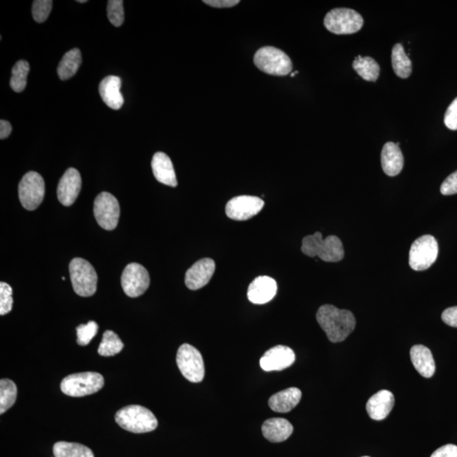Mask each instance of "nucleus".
Listing matches in <instances>:
<instances>
[{"instance_id":"35","label":"nucleus","mask_w":457,"mask_h":457,"mask_svg":"<svg viewBox=\"0 0 457 457\" xmlns=\"http://www.w3.org/2000/svg\"><path fill=\"white\" fill-rule=\"evenodd\" d=\"M13 298L12 288L10 285L1 282L0 283V314L6 315L12 310Z\"/></svg>"},{"instance_id":"25","label":"nucleus","mask_w":457,"mask_h":457,"mask_svg":"<svg viewBox=\"0 0 457 457\" xmlns=\"http://www.w3.org/2000/svg\"><path fill=\"white\" fill-rule=\"evenodd\" d=\"M82 64V53L80 49H73L64 55L57 69L59 78L66 81L74 76Z\"/></svg>"},{"instance_id":"29","label":"nucleus","mask_w":457,"mask_h":457,"mask_svg":"<svg viewBox=\"0 0 457 457\" xmlns=\"http://www.w3.org/2000/svg\"><path fill=\"white\" fill-rule=\"evenodd\" d=\"M124 344L119 337L112 331H107L102 335V339L97 352L102 357H112L121 352Z\"/></svg>"},{"instance_id":"31","label":"nucleus","mask_w":457,"mask_h":457,"mask_svg":"<svg viewBox=\"0 0 457 457\" xmlns=\"http://www.w3.org/2000/svg\"><path fill=\"white\" fill-rule=\"evenodd\" d=\"M29 71V63L23 59L16 62L13 67L10 84L11 88L16 93L23 92L27 86Z\"/></svg>"},{"instance_id":"22","label":"nucleus","mask_w":457,"mask_h":457,"mask_svg":"<svg viewBox=\"0 0 457 457\" xmlns=\"http://www.w3.org/2000/svg\"><path fill=\"white\" fill-rule=\"evenodd\" d=\"M262 432L268 441L283 442L292 435L293 426L285 418L273 417L263 422Z\"/></svg>"},{"instance_id":"14","label":"nucleus","mask_w":457,"mask_h":457,"mask_svg":"<svg viewBox=\"0 0 457 457\" xmlns=\"http://www.w3.org/2000/svg\"><path fill=\"white\" fill-rule=\"evenodd\" d=\"M82 188V177L78 170L70 168L61 179L57 187V196L64 206L70 207L78 198Z\"/></svg>"},{"instance_id":"43","label":"nucleus","mask_w":457,"mask_h":457,"mask_svg":"<svg viewBox=\"0 0 457 457\" xmlns=\"http://www.w3.org/2000/svg\"><path fill=\"white\" fill-rule=\"evenodd\" d=\"M78 3H87V0H78Z\"/></svg>"},{"instance_id":"15","label":"nucleus","mask_w":457,"mask_h":457,"mask_svg":"<svg viewBox=\"0 0 457 457\" xmlns=\"http://www.w3.org/2000/svg\"><path fill=\"white\" fill-rule=\"evenodd\" d=\"M296 360L292 349L285 345H277L266 353L260 360V367L266 372L280 371L292 366Z\"/></svg>"},{"instance_id":"24","label":"nucleus","mask_w":457,"mask_h":457,"mask_svg":"<svg viewBox=\"0 0 457 457\" xmlns=\"http://www.w3.org/2000/svg\"><path fill=\"white\" fill-rule=\"evenodd\" d=\"M410 356L414 367L422 377H432L435 372V362L432 352L428 348L422 345H414L410 352Z\"/></svg>"},{"instance_id":"3","label":"nucleus","mask_w":457,"mask_h":457,"mask_svg":"<svg viewBox=\"0 0 457 457\" xmlns=\"http://www.w3.org/2000/svg\"><path fill=\"white\" fill-rule=\"evenodd\" d=\"M115 421L122 429L134 434L151 432L158 427V420L150 410L138 405H130L115 414Z\"/></svg>"},{"instance_id":"17","label":"nucleus","mask_w":457,"mask_h":457,"mask_svg":"<svg viewBox=\"0 0 457 457\" xmlns=\"http://www.w3.org/2000/svg\"><path fill=\"white\" fill-rule=\"evenodd\" d=\"M276 281L271 277L259 276L251 282L247 290V297L254 304H266L275 297Z\"/></svg>"},{"instance_id":"11","label":"nucleus","mask_w":457,"mask_h":457,"mask_svg":"<svg viewBox=\"0 0 457 457\" xmlns=\"http://www.w3.org/2000/svg\"><path fill=\"white\" fill-rule=\"evenodd\" d=\"M94 216L102 229L113 230L117 227L119 219V204L117 198L109 192H101L93 205Z\"/></svg>"},{"instance_id":"10","label":"nucleus","mask_w":457,"mask_h":457,"mask_svg":"<svg viewBox=\"0 0 457 457\" xmlns=\"http://www.w3.org/2000/svg\"><path fill=\"white\" fill-rule=\"evenodd\" d=\"M19 198L28 210H35L42 203L45 195V183L41 174L30 172L25 174L19 184Z\"/></svg>"},{"instance_id":"41","label":"nucleus","mask_w":457,"mask_h":457,"mask_svg":"<svg viewBox=\"0 0 457 457\" xmlns=\"http://www.w3.org/2000/svg\"><path fill=\"white\" fill-rule=\"evenodd\" d=\"M12 126L11 124L4 119L0 121V139L4 140L8 138L11 134Z\"/></svg>"},{"instance_id":"12","label":"nucleus","mask_w":457,"mask_h":457,"mask_svg":"<svg viewBox=\"0 0 457 457\" xmlns=\"http://www.w3.org/2000/svg\"><path fill=\"white\" fill-rule=\"evenodd\" d=\"M150 285V277L146 268L139 263H131L124 270L121 285L128 297L135 298L142 296Z\"/></svg>"},{"instance_id":"38","label":"nucleus","mask_w":457,"mask_h":457,"mask_svg":"<svg viewBox=\"0 0 457 457\" xmlns=\"http://www.w3.org/2000/svg\"><path fill=\"white\" fill-rule=\"evenodd\" d=\"M441 319L447 326L457 328V306L449 307L444 311Z\"/></svg>"},{"instance_id":"4","label":"nucleus","mask_w":457,"mask_h":457,"mask_svg":"<svg viewBox=\"0 0 457 457\" xmlns=\"http://www.w3.org/2000/svg\"><path fill=\"white\" fill-rule=\"evenodd\" d=\"M254 61L264 73L276 76L289 75L293 67L292 61L284 51L271 46L259 49L254 55Z\"/></svg>"},{"instance_id":"19","label":"nucleus","mask_w":457,"mask_h":457,"mask_svg":"<svg viewBox=\"0 0 457 457\" xmlns=\"http://www.w3.org/2000/svg\"><path fill=\"white\" fill-rule=\"evenodd\" d=\"M152 170L158 182L166 186H177V179L172 160L165 153L158 152L153 155Z\"/></svg>"},{"instance_id":"9","label":"nucleus","mask_w":457,"mask_h":457,"mask_svg":"<svg viewBox=\"0 0 457 457\" xmlns=\"http://www.w3.org/2000/svg\"><path fill=\"white\" fill-rule=\"evenodd\" d=\"M177 362L179 369L187 380L192 383L203 381L204 362L198 349L189 344H183L178 349Z\"/></svg>"},{"instance_id":"20","label":"nucleus","mask_w":457,"mask_h":457,"mask_svg":"<svg viewBox=\"0 0 457 457\" xmlns=\"http://www.w3.org/2000/svg\"><path fill=\"white\" fill-rule=\"evenodd\" d=\"M121 87V80L119 76H109L102 79L98 88L102 101L114 110L121 109L124 105Z\"/></svg>"},{"instance_id":"5","label":"nucleus","mask_w":457,"mask_h":457,"mask_svg":"<svg viewBox=\"0 0 457 457\" xmlns=\"http://www.w3.org/2000/svg\"><path fill=\"white\" fill-rule=\"evenodd\" d=\"M105 386L102 375L95 372H84L67 376L62 380L61 390L72 397H83L95 394Z\"/></svg>"},{"instance_id":"6","label":"nucleus","mask_w":457,"mask_h":457,"mask_svg":"<svg viewBox=\"0 0 457 457\" xmlns=\"http://www.w3.org/2000/svg\"><path fill=\"white\" fill-rule=\"evenodd\" d=\"M324 24L332 33L347 35L360 32L364 25V18L352 8H339L327 13Z\"/></svg>"},{"instance_id":"27","label":"nucleus","mask_w":457,"mask_h":457,"mask_svg":"<svg viewBox=\"0 0 457 457\" xmlns=\"http://www.w3.org/2000/svg\"><path fill=\"white\" fill-rule=\"evenodd\" d=\"M352 67L367 82H376L379 78L380 67L373 58L358 57L353 61Z\"/></svg>"},{"instance_id":"34","label":"nucleus","mask_w":457,"mask_h":457,"mask_svg":"<svg viewBox=\"0 0 457 457\" xmlns=\"http://www.w3.org/2000/svg\"><path fill=\"white\" fill-rule=\"evenodd\" d=\"M97 331L98 326L96 322L89 321L87 324H81L76 328L78 345H88L95 337Z\"/></svg>"},{"instance_id":"32","label":"nucleus","mask_w":457,"mask_h":457,"mask_svg":"<svg viewBox=\"0 0 457 457\" xmlns=\"http://www.w3.org/2000/svg\"><path fill=\"white\" fill-rule=\"evenodd\" d=\"M107 13L110 23L114 27H121L125 20L122 0H109L107 6Z\"/></svg>"},{"instance_id":"39","label":"nucleus","mask_w":457,"mask_h":457,"mask_svg":"<svg viewBox=\"0 0 457 457\" xmlns=\"http://www.w3.org/2000/svg\"><path fill=\"white\" fill-rule=\"evenodd\" d=\"M430 457H457V446L446 445L435 451Z\"/></svg>"},{"instance_id":"13","label":"nucleus","mask_w":457,"mask_h":457,"mask_svg":"<svg viewBox=\"0 0 457 457\" xmlns=\"http://www.w3.org/2000/svg\"><path fill=\"white\" fill-rule=\"evenodd\" d=\"M263 206V200L258 196H239L226 204L225 213L230 219L244 221L257 215Z\"/></svg>"},{"instance_id":"28","label":"nucleus","mask_w":457,"mask_h":457,"mask_svg":"<svg viewBox=\"0 0 457 457\" xmlns=\"http://www.w3.org/2000/svg\"><path fill=\"white\" fill-rule=\"evenodd\" d=\"M54 457H94L88 447L78 443L61 441L54 444Z\"/></svg>"},{"instance_id":"2","label":"nucleus","mask_w":457,"mask_h":457,"mask_svg":"<svg viewBox=\"0 0 457 457\" xmlns=\"http://www.w3.org/2000/svg\"><path fill=\"white\" fill-rule=\"evenodd\" d=\"M302 251L309 257L314 258L317 256L323 261L331 263L340 261L345 256L344 247L340 238L330 236L324 240L320 232L303 238Z\"/></svg>"},{"instance_id":"7","label":"nucleus","mask_w":457,"mask_h":457,"mask_svg":"<svg viewBox=\"0 0 457 457\" xmlns=\"http://www.w3.org/2000/svg\"><path fill=\"white\" fill-rule=\"evenodd\" d=\"M69 270L75 292L83 297L93 296L97 290V275L92 264L83 259L76 258L71 260Z\"/></svg>"},{"instance_id":"26","label":"nucleus","mask_w":457,"mask_h":457,"mask_svg":"<svg viewBox=\"0 0 457 457\" xmlns=\"http://www.w3.org/2000/svg\"><path fill=\"white\" fill-rule=\"evenodd\" d=\"M391 62L395 73L400 78L407 79L411 76L413 63L403 44H396L392 49Z\"/></svg>"},{"instance_id":"1","label":"nucleus","mask_w":457,"mask_h":457,"mask_svg":"<svg viewBox=\"0 0 457 457\" xmlns=\"http://www.w3.org/2000/svg\"><path fill=\"white\" fill-rule=\"evenodd\" d=\"M316 318L333 343L347 339L356 327V319L352 311L339 309L333 305L320 307Z\"/></svg>"},{"instance_id":"30","label":"nucleus","mask_w":457,"mask_h":457,"mask_svg":"<svg viewBox=\"0 0 457 457\" xmlns=\"http://www.w3.org/2000/svg\"><path fill=\"white\" fill-rule=\"evenodd\" d=\"M17 387L11 379L0 380V414H4L15 404Z\"/></svg>"},{"instance_id":"40","label":"nucleus","mask_w":457,"mask_h":457,"mask_svg":"<svg viewBox=\"0 0 457 457\" xmlns=\"http://www.w3.org/2000/svg\"><path fill=\"white\" fill-rule=\"evenodd\" d=\"M203 3L215 8H230L237 6L239 0H204Z\"/></svg>"},{"instance_id":"37","label":"nucleus","mask_w":457,"mask_h":457,"mask_svg":"<svg viewBox=\"0 0 457 457\" xmlns=\"http://www.w3.org/2000/svg\"><path fill=\"white\" fill-rule=\"evenodd\" d=\"M441 192L443 195L450 196L457 194V170L450 174L442 183Z\"/></svg>"},{"instance_id":"33","label":"nucleus","mask_w":457,"mask_h":457,"mask_svg":"<svg viewBox=\"0 0 457 457\" xmlns=\"http://www.w3.org/2000/svg\"><path fill=\"white\" fill-rule=\"evenodd\" d=\"M52 7V0H35L32 4V8L34 20L37 23H44L48 19Z\"/></svg>"},{"instance_id":"23","label":"nucleus","mask_w":457,"mask_h":457,"mask_svg":"<svg viewBox=\"0 0 457 457\" xmlns=\"http://www.w3.org/2000/svg\"><path fill=\"white\" fill-rule=\"evenodd\" d=\"M302 399V391L292 387L276 393L268 400V405L276 413H286L297 407Z\"/></svg>"},{"instance_id":"21","label":"nucleus","mask_w":457,"mask_h":457,"mask_svg":"<svg viewBox=\"0 0 457 457\" xmlns=\"http://www.w3.org/2000/svg\"><path fill=\"white\" fill-rule=\"evenodd\" d=\"M400 143L388 142L384 145L381 153V165L384 172L388 177H396L403 169L404 157Z\"/></svg>"},{"instance_id":"16","label":"nucleus","mask_w":457,"mask_h":457,"mask_svg":"<svg viewBox=\"0 0 457 457\" xmlns=\"http://www.w3.org/2000/svg\"><path fill=\"white\" fill-rule=\"evenodd\" d=\"M215 263L211 259H203L195 263L186 273L185 284L188 289L196 290L208 284L215 274Z\"/></svg>"},{"instance_id":"36","label":"nucleus","mask_w":457,"mask_h":457,"mask_svg":"<svg viewBox=\"0 0 457 457\" xmlns=\"http://www.w3.org/2000/svg\"><path fill=\"white\" fill-rule=\"evenodd\" d=\"M445 124L450 130L457 131V97L448 107L445 114Z\"/></svg>"},{"instance_id":"44","label":"nucleus","mask_w":457,"mask_h":457,"mask_svg":"<svg viewBox=\"0 0 457 457\" xmlns=\"http://www.w3.org/2000/svg\"><path fill=\"white\" fill-rule=\"evenodd\" d=\"M362 457H369V456H362Z\"/></svg>"},{"instance_id":"8","label":"nucleus","mask_w":457,"mask_h":457,"mask_svg":"<svg viewBox=\"0 0 457 457\" xmlns=\"http://www.w3.org/2000/svg\"><path fill=\"white\" fill-rule=\"evenodd\" d=\"M437 239L425 235L413 243L409 254V264L413 271H424L433 266L438 258Z\"/></svg>"},{"instance_id":"42","label":"nucleus","mask_w":457,"mask_h":457,"mask_svg":"<svg viewBox=\"0 0 457 457\" xmlns=\"http://www.w3.org/2000/svg\"><path fill=\"white\" fill-rule=\"evenodd\" d=\"M298 73H299L298 71L294 72V73H290V76H292V78H293V76L297 75Z\"/></svg>"},{"instance_id":"18","label":"nucleus","mask_w":457,"mask_h":457,"mask_svg":"<svg viewBox=\"0 0 457 457\" xmlns=\"http://www.w3.org/2000/svg\"><path fill=\"white\" fill-rule=\"evenodd\" d=\"M395 397L392 392L383 390L370 397L366 405L367 414L372 420L381 421L386 420L394 408Z\"/></svg>"}]
</instances>
